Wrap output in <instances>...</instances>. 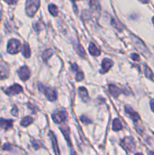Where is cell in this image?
Wrapping results in <instances>:
<instances>
[{"label":"cell","instance_id":"cell-10","mask_svg":"<svg viewBox=\"0 0 154 155\" xmlns=\"http://www.w3.org/2000/svg\"><path fill=\"white\" fill-rule=\"evenodd\" d=\"M134 42H135V45L136 48H137L140 51H141L142 53H146L148 51V50H147V49L144 45V44L143 43V42L141 41V40L135 37V40H134Z\"/></svg>","mask_w":154,"mask_h":155},{"label":"cell","instance_id":"cell-22","mask_svg":"<svg viewBox=\"0 0 154 155\" xmlns=\"http://www.w3.org/2000/svg\"><path fill=\"white\" fill-rule=\"evenodd\" d=\"M8 76V69L5 66L0 65V79L6 78Z\"/></svg>","mask_w":154,"mask_h":155},{"label":"cell","instance_id":"cell-32","mask_svg":"<svg viewBox=\"0 0 154 155\" xmlns=\"http://www.w3.org/2000/svg\"><path fill=\"white\" fill-rule=\"evenodd\" d=\"M11 113H12V114L15 116H17V109L16 108H14L13 110H12V111H11Z\"/></svg>","mask_w":154,"mask_h":155},{"label":"cell","instance_id":"cell-24","mask_svg":"<svg viewBox=\"0 0 154 155\" xmlns=\"http://www.w3.org/2000/svg\"><path fill=\"white\" fill-rule=\"evenodd\" d=\"M52 55H53L52 50H51V49H48V50H46V51L43 53V55H42V58H43V60H45V61H46L48 59H49L51 58V56Z\"/></svg>","mask_w":154,"mask_h":155},{"label":"cell","instance_id":"cell-8","mask_svg":"<svg viewBox=\"0 0 154 155\" xmlns=\"http://www.w3.org/2000/svg\"><path fill=\"white\" fill-rule=\"evenodd\" d=\"M125 111H126V113L128 114V117H129L130 118H132L134 121H137L140 119V116L138 115V113L135 111L130 106H126Z\"/></svg>","mask_w":154,"mask_h":155},{"label":"cell","instance_id":"cell-35","mask_svg":"<svg viewBox=\"0 0 154 155\" xmlns=\"http://www.w3.org/2000/svg\"><path fill=\"white\" fill-rule=\"evenodd\" d=\"M139 1L141 2H142V3L146 4V3H148L149 1H150V0H139Z\"/></svg>","mask_w":154,"mask_h":155},{"label":"cell","instance_id":"cell-17","mask_svg":"<svg viewBox=\"0 0 154 155\" xmlns=\"http://www.w3.org/2000/svg\"><path fill=\"white\" fill-rule=\"evenodd\" d=\"M111 24H112V25L113 26V27L114 28L117 29L118 31H120V32H122V30H123V26H122V25L121 24V23L119 22L117 20H116V19H112V21H111Z\"/></svg>","mask_w":154,"mask_h":155},{"label":"cell","instance_id":"cell-11","mask_svg":"<svg viewBox=\"0 0 154 155\" xmlns=\"http://www.w3.org/2000/svg\"><path fill=\"white\" fill-rule=\"evenodd\" d=\"M79 94L80 98L83 99V101L87 102L89 100V96H88V91L84 87H80L79 89Z\"/></svg>","mask_w":154,"mask_h":155},{"label":"cell","instance_id":"cell-4","mask_svg":"<svg viewBox=\"0 0 154 155\" xmlns=\"http://www.w3.org/2000/svg\"><path fill=\"white\" fill-rule=\"evenodd\" d=\"M121 145L128 151H133L135 149V144L133 138H131V137H126V138H125L122 141Z\"/></svg>","mask_w":154,"mask_h":155},{"label":"cell","instance_id":"cell-13","mask_svg":"<svg viewBox=\"0 0 154 155\" xmlns=\"http://www.w3.org/2000/svg\"><path fill=\"white\" fill-rule=\"evenodd\" d=\"M49 136H50V138H51V142H52L53 148L55 150V153L56 154H58L60 152H59L58 151V143H57V139L55 134H54L52 132H49Z\"/></svg>","mask_w":154,"mask_h":155},{"label":"cell","instance_id":"cell-30","mask_svg":"<svg viewBox=\"0 0 154 155\" xmlns=\"http://www.w3.org/2000/svg\"><path fill=\"white\" fill-rule=\"evenodd\" d=\"M33 27H34V30H36V31H40V28H41V26H40V24L36 23V24H33Z\"/></svg>","mask_w":154,"mask_h":155},{"label":"cell","instance_id":"cell-31","mask_svg":"<svg viewBox=\"0 0 154 155\" xmlns=\"http://www.w3.org/2000/svg\"><path fill=\"white\" fill-rule=\"evenodd\" d=\"M4 1L8 4H15L17 2V0H4Z\"/></svg>","mask_w":154,"mask_h":155},{"label":"cell","instance_id":"cell-7","mask_svg":"<svg viewBox=\"0 0 154 155\" xmlns=\"http://www.w3.org/2000/svg\"><path fill=\"white\" fill-rule=\"evenodd\" d=\"M23 89L21 85H18V84H15L12 86L8 88L6 90V93L8 95H14L21 93Z\"/></svg>","mask_w":154,"mask_h":155},{"label":"cell","instance_id":"cell-2","mask_svg":"<svg viewBox=\"0 0 154 155\" xmlns=\"http://www.w3.org/2000/svg\"><path fill=\"white\" fill-rule=\"evenodd\" d=\"M39 88H40V90H42L43 92V93L45 94V97L48 98V100L53 101H55L57 99V92L56 91L54 90L53 89H51L49 87L45 86L43 85H39Z\"/></svg>","mask_w":154,"mask_h":155},{"label":"cell","instance_id":"cell-18","mask_svg":"<svg viewBox=\"0 0 154 155\" xmlns=\"http://www.w3.org/2000/svg\"><path fill=\"white\" fill-rule=\"evenodd\" d=\"M22 52H23V55H24V56L25 58H30V47H29L28 44L26 43L23 45Z\"/></svg>","mask_w":154,"mask_h":155},{"label":"cell","instance_id":"cell-33","mask_svg":"<svg viewBox=\"0 0 154 155\" xmlns=\"http://www.w3.org/2000/svg\"><path fill=\"white\" fill-rule=\"evenodd\" d=\"M151 110L154 112V99L151 101Z\"/></svg>","mask_w":154,"mask_h":155},{"label":"cell","instance_id":"cell-9","mask_svg":"<svg viewBox=\"0 0 154 155\" xmlns=\"http://www.w3.org/2000/svg\"><path fill=\"white\" fill-rule=\"evenodd\" d=\"M113 62L110 59L104 58L102 61V73H106L112 67Z\"/></svg>","mask_w":154,"mask_h":155},{"label":"cell","instance_id":"cell-15","mask_svg":"<svg viewBox=\"0 0 154 155\" xmlns=\"http://www.w3.org/2000/svg\"><path fill=\"white\" fill-rule=\"evenodd\" d=\"M109 91L111 93V95H113V97H118L120 93L122 92V91L119 89L118 87L116 86L115 85H110L109 86Z\"/></svg>","mask_w":154,"mask_h":155},{"label":"cell","instance_id":"cell-16","mask_svg":"<svg viewBox=\"0 0 154 155\" xmlns=\"http://www.w3.org/2000/svg\"><path fill=\"white\" fill-rule=\"evenodd\" d=\"M60 129L62 131L63 134L64 135V136L66 137L67 141L68 142V144L70 145V129L68 128L67 126H64L63 127H60Z\"/></svg>","mask_w":154,"mask_h":155},{"label":"cell","instance_id":"cell-26","mask_svg":"<svg viewBox=\"0 0 154 155\" xmlns=\"http://www.w3.org/2000/svg\"><path fill=\"white\" fill-rule=\"evenodd\" d=\"M80 120L82 122H83V123H85V124H88L89 123H91L90 120L88 119L87 117H85V116H82V117H80Z\"/></svg>","mask_w":154,"mask_h":155},{"label":"cell","instance_id":"cell-28","mask_svg":"<svg viewBox=\"0 0 154 155\" xmlns=\"http://www.w3.org/2000/svg\"><path fill=\"white\" fill-rule=\"evenodd\" d=\"M83 79H84V74H83V73H82V72L78 73L76 75V80L81 81V80H83Z\"/></svg>","mask_w":154,"mask_h":155},{"label":"cell","instance_id":"cell-27","mask_svg":"<svg viewBox=\"0 0 154 155\" xmlns=\"http://www.w3.org/2000/svg\"><path fill=\"white\" fill-rule=\"evenodd\" d=\"M2 149L5 150V151H11L12 150V146L9 144H5L2 147Z\"/></svg>","mask_w":154,"mask_h":155},{"label":"cell","instance_id":"cell-12","mask_svg":"<svg viewBox=\"0 0 154 155\" xmlns=\"http://www.w3.org/2000/svg\"><path fill=\"white\" fill-rule=\"evenodd\" d=\"M88 50H89V52H90L91 55L92 56H99L101 55V51L100 49H98L94 43L91 42L90 45H89V47H88Z\"/></svg>","mask_w":154,"mask_h":155},{"label":"cell","instance_id":"cell-6","mask_svg":"<svg viewBox=\"0 0 154 155\" xmlns=\"http://www.w3.org/2000/svg\"><path fill=\"white\" fill-rule=\"evenodd\" d=\"M17 74H18L19 77L24 81L27 80L30 76V71L26 66H24L20 68L18 71H17Z\"/></svg>","mask_w":154,"mask_h":155},{"label":"cell","instance_id":"cell-36","mask_svg":"<svg viewBox=\"0 0 154 155\" xmlns=\"http://www.w3.org/2000/svg\"><path fill=\"white\" fill-rule=\"evenodd\" d=\"M152 21H153V24H154V17H153V19H152Z\"/></svg>","mask_w":154,"mask_h":155},{"label":"cell","instance_id":"cell-14","mask_svg":"<svg viewBox=\"0 0 154 155\" xmlns=\"http://www.w3.org/2000/svg\"><path fill=\"white\" fill-rule=\"evenodd\" d=\"M12 123H13V121L11 120H0V126L6 130L12 127Z\"/></svg>","mask_w":154,"mask_h":155},{"label":"cell","instance_id":"cell-5","mask_svg":"<svg viewBox=\"0 0 154 155\" xmlns=\"http://www.w3.org/2000/svg\"><path fill=\"white\" fill-rule=\"evenodd\" d=\"M52 119L56 123H61L66 120L67 114L64 111H58L52 114Z\"/></svg>","mask_w":154,"mask_h":155},{"label":"cell","instance_id":"cell-21","mask_svg":"<svg viewBox=\"0 0 154 155\" xmlns=\"http://www.w3.org/2000/svg\"><path fill=\"white\" fill-rule=\"evenodd\" d=\"M33 122V120L32 117H26L21 120V124L22 125L23 127H27V126H29L30 124H31Z\"/></svg>","mask_w":154,"mask_h":155},{"label":"cell","instance_id":"cell-23","mask_svg":"<svg viewBox=\"0 0 154 155\" xmlns=\"http://www.w3.org/2000/svg\"><path fill=\"white\" fill-rule=\"evenodd\" d=\"M49 12L51 14L54 16H57L58 15V8H57L56 6L55 5H50L49 6Z\"/></svg>","mask_w":154,"mask_h":155},{"label":"cell","instance_id":"cell-34","mask_svg":"<svg viewBox=\"0 0 154 155\" xmlns=\"http://www.w3.org/2000/svg\"><path fill=\"white\" fill-rule=\"evenodd\" d=\"M72 69H73V70L74 71H76L77 70H78V67H77V65L76 64H73V66H72Z\"/></svg>","mask_w":154,"mask_h":155},{"label":"cell","instance_id":"cell-19","mask_svg":"<svg viewBox=\"0 0 154 155\" xmlns=\"http://www.w3.org/2000/svg\"><path fill=\"white\" fill-rule=\"evenodd\" d=\"M144 74L145 76H146L147 78H149L150 79L154 81V75L153 74L152 70H151V68L148 67L146 66V65L144 66Z\"/></svg>","mask_w":154,"mask_h":155},{"label":"cell","instance_id":"cell-3","mask_svg":"<svg viewBox=\"0 0 154 155\" xmlns=\"http://www.w3.org/2000/svg\"><path fill=\"white\" fill-rule=\"evenodd\" d=\"M21 49V42L17 40H9L8 43L7 51L10 54H16Z\"/></svg>","mask_w":154,"mask_h":155},{"label":"cell","instance_id":"cell-25","mask_svg":"<svg viewBox=\"0 0 154 155\" xmlns=\"http://www.w3.org/2000/svg\"><path fill=\"white\" fill-rule=\"evenodd\" d=\"M75 49H76V50L77 53H78V54H79L80 56L83 57V56H85V53L84 49H83V46H82L81 45H79V44L76 45L75 46Z\"/></svg>","mask_w":154,"mask_h":155},{"label":"cell","instance_id":"cell-29","mask_svg":"<svg viewBox=\"0 0 154 155\" xmlns=\"http://www.w3.org/2000/svg\"><path fill=\"white\" fill-rule=\"evenodd\" d=\"M131 57H132V58L133 59V60H139V58H140L139 55H137V54H135V53H134V54H132Z\"/></svg>","mask_w":154,"mask_h":155},{"label":"cell","instance_id":"cell-20","mask_svg":"<svg viewBox=\"0 0 154 155\" xmlns=\"http://www.w3.org/2000/svg\"><path fill=\"white\" fill-rule=\"evenodd\" d=\"M122 129V124H121V122L119 121V119H115L114 120H113V129L114 131H119V130H121Z\"/></svg>","mask_w":154,"mask_h":155},{"label":"cell","instance_id":"cell-1","mask_svg":"<svg viewBox=\"0 0 154 155\" xmlns=\"http://www.w3.org/2000/svg\"><path fill=\"white\" fill-rule=\"evenodd\" d=\"M40 6V0H26V12L29 17H33Z\"/></svg>","mask_w":154,"mask_h":155}]
</instances>
